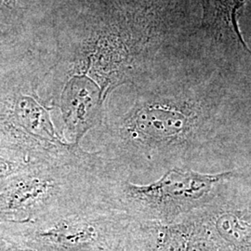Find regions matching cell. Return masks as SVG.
<instances>
[{"label": "cell", "mask_w": 251, "mask_h": 251, "mask_svg": "<svg viewBox=\"0 0 251 251\" xmlns=\"http://www.w3.org/2000/svg\"><path fill=\"white\" fill-rule=\"evenodd\" d=\"M251 74L192 54L104 100L100 156L126 179L251 170Z\"/></svg>", "instance_id": "obj_1"}, {"label": "cell", "mask_w": 251, "mask_h": 251, "mask_svg": "<svg viewBox=\"0 0 251 251\" xmlns=\"http://www.w3.org/2000/svg\"><path fill=\"white\" fill-rule=\"evenodd\" d=\"M251 170L238 171L192 213L227 251H251Z\"/></svg>", "instance_id": "obj_6"}, {"label": "cell", "mask_w": 251, "mask_h": 251, "mask_svg": "<svg viewBox=\"0 0 251 251\" xmlns=\"http://www.w3.org/2000/svg\"><path fill=\"white\" fill-rule=\"evenodd\" d=\"M191 226L188 215L171 224L134 219L127 234L126 251H185Z\"/></svg>", "instance_id": "obj_9"}, {"label": "cell", "mask_w": 251, "mask_h": 251, "mask_svg": "<svg viewBox=\"0 0 251 251\" xmlns=\"http://www.w3.org/2000/svg\"><path fill=\"white\" fill-rule=\"evenodd\" d=\"M202 17L192 36L198 50L213 60L251 73V50L238 29L239 10L247 0H198Z\"/></svg>", "instance_id": "obj_7"}, {"label": "cell", "mask_w": 251, "mask_h": 251, "mask_svg": "<svg viewBox=\"0 0 251 251\" xmlns=\"http://www.w3.org/2000/svg\"><path fill=\"white\" fill-rule=\"evenodd\" d=\"M203 173L171 169L149 184L139 185L113 167L101 187V201L135 220L171 224L206 204L238 171Z\"/></svg>", "instance_id": "obj_4"}, {"label": "cell", "mask_w": 251, "mask_h": 251, "mask_svg": "<svg viewBox=\"0 0 251 251\" xmlns=\"http://www.w3.org/2000/svg\"><path fill=\"white\" fill-rule=\"evenodd\" d=\"M0 251H46L28 246L25 243L0 232Z\"/></svg>", "instance_id": "obj_11"}, {"label": "cell", "mask_w": 251, "mask_h": 251, "mask_svg": "<svg viewBox=\"0 0 251 251\" xmlns=\"http://www.w3.org/2000/svg\"><path fill=\"white\" fill-rule=\"evenodd\" d=\"M106 160L70 144L0 184V224H26L101 201Z\"/></svg>", "instance_id": "obj_3"}, {"label": "cell", "mask_w": 251, "mask_h": 251, "mask_svg": "<svg viewBox=\"0 0 251 251\" xmlns=\"http://www.w3.org/2000/svg\"><path fill=\"white\" fill-rule=\"evenodd\" d=\"M187 215L191 220L192 226L185 251H229L216 240L192 212Z\"/></svg>", "instance_id": "obj_10"}, {"label": "cell", "mask_w": 251, "mask_h": 251, "mask_svg": "<svg viewBox=\"0 0 251 251\" xmlns=\"http://www.w3.org/2000/svg\"><path fill=\"white\" fill-rule=\"evenodd\" d=\"M0 2L3 3L4 5L8 6V7H10V6H12L14 4V0H0Z\"/></svg>", "instance_id": "obj_13"}, {"label": "cell", "mask_w": 251, "mask_h": 251, "mask_svg": "<svg viewBox=\"0 0 251 251\" xmlns=\"http://www.w3.org/2000/svg\"><path fill=\"white\" fill-rule=\"evenodd\" d=\"M133 218L98 201L26 224H0V232L46 251H126Z\"/></svg>", "instance_id": "obj_5"}, {"label": "cell", "mask_w": 251, "mask_h": 251, "mask_svg": "<svg viewBox=\"0 0 251 251\" xmlns=\"http://www.w3.org/2000/svg\"><path fill=\"white\" fill-rule=\"evenodd\" d=\"M103 100L98 86L86 76L73 80L63 95L64 120L73 144L101 120Z\"/></svg>", "instance_id": "obj_8"}, {"label": "cell", "mask_w": 251, "mask_h": 251, "mask_svg": "<svg viewBox=\"0 0 251 251\" xmlns=\"http://www.w3.org/2000/svg\"><path fill=\"white\" fill-rule=\"evenodd\" d=\"M198 0H91L74 51L73 67L89 75L104 101L117 87L135 83L198 53L192 43Z\"/></svg>", "instance_id": "obj_2"}, {"label": "cell", "mask_w": 251, "mask_h": 251, "mask_svg": "<svg viewBox=\"0 0 251 251\" xmlns=\"http://www.w3.org/2000/svg\"><path fill=\"white\" fill-rule=\"evenodd\" d=\"M26 165H24L13 159H9L6 156L0 154V184L8 179L9 176L24 170Z\"/></svg>", "instance_id": "obj_12"}]
</instances>
